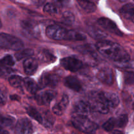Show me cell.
<instances>
[{
	"mask_svg": "<svg viewBox=\"0 0 134 134\" xmlns=\"http://www.w3.org/2000/svg\"><path fill=\"white\" fill-rule=\"evenodd\" d=\"M71 122L75 128L85 133L94 134L98 130V125L86 116L73 114Z\"/></svg>",
	"mask_w": 134,
	"mask_h": 134,
	"instance_id": "7a4b0ae2",
	"label": "cell"
},
{
	"mask_svg": "<svg viewBox=\"0 0 134 134\" xmlns=\"http://www.w3.org/2000/svg\"><path fill=\"white\" fill-rule=\"evenodd\" d=\"M97 78L102 84L111 85L113 83V71L111 68H108V67L103 68L98 72Z\"/></svg>",
	"mask_w": 134,
	"mask_h": 134,
	"instance_id": "9c48e42d",
	"label": "cell"
},
{
	"mask_svg": "<svg viewBox=\"0 0 134 134\" xmlns=\"http://www.w3.org/2000/svg\"><path fill=\"white\" fill-rule=\"evenodd\" d=\"M89 104L91 110H96L102 114H107L109 111L110 106L105 98L103 92L93 93Z\"/></svg>",
	"mask_w": 134,
	"mask_h": 134,
	"instance_id": "3957f363",
	"label": "cell"
},
{
	"mask_svg": "<svg viewBox=\"0 0 134 134\" xmlns=\"http://www.w3.org/2000/svg\"><path fill=\"white\" fill-rule=\"evenodd\" d=\"M40 85L43 87H55L59 82V77L56 74L50 73H44L40 78Z\"/></svg>",
	"mask_w": 134,
	"mask_h": 134,
	"instance_id": "30bf717a",
	"label": "cell"
},
{
	"mask_svg": "<svg viewBox=\"0 0 134 134\" xmlns=\"http://www.w3.org/2000/svg\"><path fill=\"white\" fill-rule=\"evenodd\" d=\"M34 54V50L31 49H25L23 50H18L15 53V58L18 60H22L25 58H30Z\"/></svg>",
	"mask_w": 134,
	"mask_h": 134,
	"instance_id": "603a6c76",
	"label": "cell"
},
{
	"mask_svg": "<svg viewBox=\"0 0 134 134\" xmlns=\"http://www.w3.org/2000/svg\"><path fill=\"white\" fill-rule=\"evenodd\" d=\"M38 57L39 59L41 61L44 62H48V63H53L56 60V56L51 53L48 50H43V51H40L38 55Z\"/></svg>",
	"mask_w": 134,
	"mask_h": 134,
	"instance_id": "44dd1931",
	"label": "cell"
},
{
	"mask_svg": "<svg viewBox=\"0 0 134 134\" xmlns=\"http://www.w3.org/2000/svg\"><path fill=\"white\" fill-rule=\"evenodd\" d=\"M1 26H2V23H1V20H0V28H1Z\"/></svg>",
	"mask_w": 134,
	"mask_h": 134,
	"instance_id": "74e56055",
	"label": "cell"
},
{
	"mask_svg": "<svg viewBox=\"0 0 134 134\" xmlns=\"http://www.w3.org/2000/svg\"><path fill=\"white\" fill-rule=\"evenodd\" d=\"M98 23L103 28L108 30V31L113 33V34H115L116 35H119V36L122 35V32L119 30V28L117 27L116 24L113 20L109 19V18H105V17L99 18L98 20Z\"/></svg>",
	"mask_w": 134,
	"mask_h": 134,
	"instance_id": "ba28073f",
	"label": "cell"
},
{
	"mask_svg": "<svg viewBox=\"0 0 134 134\" xmlns=\"http://www.w3.org/2000/svg\"><path fill=\"white\" fill-rule=\"evenodd\" d=\"M56 92L54 90L48 89L41 92L36 97L37 102L39 105H48L56 97Z\"/></svg>",
	"mask_w": 134,
	"mask_h": 134,
	"instance_id": "8fae6325",
	"label": "cell"
},
{
	"mask_svg": "<svg viewBox=\"0 0 134 134\" xmlns=\"http://www.w3.org/2000/svg\"><path fill=\"white\" fill-rule=\"evenodd\" d=\"M116 126V118H111L106 121L103 125V127L105 131H111Z\"/></svg>",
	"mask_w": 134,
	"mask_h": 134,
	"instance_id": "4316f807",
	"label": "cell"
},
{
	"mask_svg": "<svg viewBox=\"0 0 134 134\" xmlns=\"http://www.w3.org/2000/svg\"><path fill=\"white\" fill-rule=\"evenodd\" d=\"M14 119L13 117L9 115H4L0 113V127H10L14 123Z\"/></svg>",
	"mask_w": 134,
	"mask_h": 134,
	"instance_id": "7402d4cb",
	"label": "cell"
},
{
	"mask_svg": "<svg viewBox=\"0 0 134 134\" xmlns=\"http://www.w3.org/2000/svg\"><path fill=\"white\" fill-rule=\"evenodd\" d=\"M112 134H123V133L122 131H119V130H114L113 131Z\"/></svg>",
	"mask_w": 134,
	"mask_h": 134,
	"instance_id": "d590c367",
	"label": "cell"
},
{
	"mask_svg": "<svg viewBox=\"0 0 134 134\" xmlns=\"http://www.w3.org/2000/svg\"><path fill=\"white\" fill-rule=\"evenodd\" d=\"M6 100H7L6 93L4 92V91H3L2 89H0V104L3 105V104L6 102Z\"/></svg>",
	"mask_w": 134,
	"mask_h": 134,
	"instance_id": "836d02e7",
	"label": "cell"
},
{
	"mask_svg": "<svg viewBox=\"0 0 134 134\" xmlns=\"http://www.w3.org/2000/svg\"><path fill=\"white\" fill-rule=\"evenodd\" d=\"M32 123L29 119L21 118L16 123L14 130V134H32Z\"/></svg>",
	"mask_w": 134,
	"mask_h": 134,
	"instance_id": "52a82bcc",
	"label": "cell"
},
{
	"mask_svg": "<svg viewBox=\"0 0 134 134\" xmlns=\"http://www.w3.org/2000/svg\"><path fill=\"white\" fill-rule=\"evenodd\" d=\"M90 1H92V0H90Z\"/></svg>",
	"mask_w": 134,
	"mask_h": 134,
	"instance_id": "ab89813d",
	"label": "cell"
},
{
	"mask_svg": "<svg viewBox=\"0 0 134 134\" xmlns=\"http://www.w3.org/2000/svg\"><path fill=\"white\" fill-rule=\"evenodd\" d=\"M104 97L110 108H115L119 105L120 100L116 93L112 92H103Z\"/></svg>",
	"mask_w": 134,
	"mask_h": 134,
	"instance_id": "ac0fdd59",
	"label": "cell"
},
{
	"mask_svg": "<svg viewBox=\"0 0 134 134\" xmlns=\"http://www.w3.org/2000/svg\"><path fill=\"white\" fill-rule=\"evenodd\" d=\"M71 30L58 25H50L46 28V34L49 38L55 40H70Z\"/></svg>",
	"mask_w": 134,
	"mask_h": 134,
	"instance_id": "277c9868",
	"label": "cell"
},
{
	"mask_svg": "<svg viewBox=\"0 0 134 134\" xmlns=\"http://www.w3.org/2000/svg\"><path fill=\"white\" fill-rule=\"evenodd\" d=\"M128 121V115L126 114H122L117 119H116V126L119 127H124L127 124Z\"/></svg>",
	"mask_w": 134,
	"mask_h": 134,
	"instance_id": "83f0119b",
	"label": "cell"
},
{
	"mask_svg": "<svg viewBox=\"0 0 134 134\" xmlns=\"http://www.w3.org/2000/svg\"><path fill=\"white\" fill-rule=\"evenodd\" d=\"M24 43L20 39L5 33H0V47L18 51L23 47Z\"/></svg>",
	"mask_w": 134,
	"mask_h": 134,
	"instance_id": "5b68a950",
	"label": "cell"
},
{
	"mask_svg": "<svg viewBox=\"0 0 134 134\" xmlns=\"http://www.w3.org/2000/svg\"><path fill=\"white\" fill-rule=\"evenodd\" d=\"M120 13L123 17L134 23V5L128 3L124 5L120 9Z\"/></svg>",
	"mask_w": 134,
	"mask_h": 134,
	"instance_id": "e0dca14e",
	"label": "cell"
},
{
	"mask_svg": "<svg viewBox=\"0 0 134 134\" xmlns=\"http://www.w3.org/2000/svg\"><path fill=\"white\" fill-rule=\"evenodd\" d=\"M91 107L88 102L85 101H79L76 102L73 107V114L86 116L90 113Z\"/></svg>",
	"mask_w": 134,
	"mask_h": 134,
	"instance_id": "7c38bea8",
	"label": "cell"
},
{
	"mask_svg": "<svg viewBox=\"0 0 134 134\" xmlns=\"http://www.w3.org/2000/svg\"><path fill=\"white\" fill-rule=\"evenodd\" d=\"M43 11L45 13H48L51 14H55L58 13V8L54 4L52 3H47L44 5L43 8Z\"/></svg>",
	"mask_w": 134,
	"mask_h": 134,
	"instance_id": "f546056e",
	"label": "cell"
},
{
	"mask_svg": "<svg viewBox=\"0 0 134 134\" xmlns=\"http://www.w3.org/2000/svg\"><path fill=\"white\" fill-rule=\"evenodd\" d=\"M96 48L103 56L119 63L130 60L129 54L121 45L115 42L100 41L96 44Z\"/></svg>",
	"mask_w": 134,
	"mask_h": 134,
	"instance_id": "6da1fadb",
	"label": "cell"
},
{
	"mask_svg": "<svg viewBox=\"0 0 134 134\" xmlns=\"http://www.w3.org/2000/svg\"><path fill=\"white\" fill-rule=\"evenodd\" d=\"M26 111L30 116L37 121L39 123H43V118L36 109L32 107V106H30L26 109Z\"/></svg>",
	"mask_w": 134,
	"mask_h": 134,
	"instance_id": "d4e9b609",
	"label": "cell"
},
{
	"mask_svg": "<svg viewBox=\"0 0 134 134\" xmlns=\"http://www.w3.org/2000/svg\"><path fill=\"white\" fill-rule=\"evenodd\" d=\"M56 7H67L70 3V0H52Z\"/></svg>",
	"mask_w": 134,
	"mask_h": 134,
	"instance_id": "1f68e13d",
	"label": "cell"
},
{
	"mask_svg": "<svg viewBox=\"0 0 134 134\" xmlns=\"http://www.w3.org/2000/svg\"><path fill=\"white\" fill-rule=\"evenodd\" d=\"M133 110H134V103L133 104Z\"/></svg>",
	"mask_w": 134,
	"mask_h": 134,
	"instance_id": "f35d334b",
	"label": "cell"
},
{
	"mask_svg": "<svg viewBox=\"0 0 134 134\" xmlns=\"http://www.w3.org/2000/svg\"><path fill=\"white\" fill-rule=\"evenodd\" d=\"M119 1H121V2H124V1H126L127 0H119Z\"/></svg>",
	"mask_w": 134,
	"mask_h": 134,
	"instance_id": "8d00e7d4",
	"label": "cell"
},
{
	"mask_svg": "<svg viewBox=\"0 0 134 134\" xmlns=\"http://www.w3.org/2000/svg\"><path fill=\"white\" fill-rule=\"evenodd\" d=\"M14 60L11 55H6L3 58L0 59V66L1 67H5V68L11 67L14 66Z\"/></svg>",
	"mask_w": 134,
	"mask_h": 134,
	"instance_id": "484cf974",
	"label": "cell"
},
{
	"mask_svg": "<svg viewBox=\"0 0 134 134\" xmlns=\"http://www.w3.org/2000/svg\"><path fill=\"white\" fill-rule=\"evenodd\" d=\"M64 84L65 86L75 91H80L82 89V84L81 81L75 76H69L65 78Z\"/></svg>",
	"mask_w": 134,
	"mask_h": 134,
	"instance_id": "9a60e30c",
	"label": "cell"
},
{
	"mask_svg": "<svg viewBox=\"0 0 134 134\" xmlns=\"http://www.w3.org/2000/svg\"><path fill=\"white\" fill-rule=\"evenodd\" d=\"M88 33L92 38L97 40L103 41L107 37V34L103 30L95 26H90L88 28Z\"/></svg>",
	"mask_w": 134,
	"mask_h": 134,
	"instance_id": "2e32d148",
	"label": "cell"
},
{
	"mask_svg": "<svg viewBox=\"0 0 134 134\" xmlns=\"http://www.w3.org/2000/svg\"><path fill=\"white\" fill-rule=\"evenodd\" d=\"M9 83L10 86L15 88H18L22 87L24 84V80L22 77L18 75H13L9 78Z\"/></svg>",
	"mask_w": 134,
	"mask_h": 134,
	"instance_id": "cb8c5ba5",
	"label": "cell"
},
{
	"mask_svg": "<svg viewBox=\"0 0 134 134\" xmlns=\"http://www.w3.org/2000/svg\"><path fill=\"white\" fill-rule=\"evenodd\" d=\"M24 85H25L26 90L31 94H35L39 89L37 84L31 78H26L24 80Z\"/></svg>",
	"mask_w": 134,
	"mask_h": 134,
	"instance_id": "d6986e66",
	"label": "cell"
},
{
	"mask_svg": "<svg viewBox=\"0 0 134 134\" xmlns=\"http://www.w3.org/2000/svg\"><path fill=\"white\" fill-rule=\"evenodd\" d=\"M69 104V98L66 95H64L62 97L61 100L57 103L55 104L52 107V112L58 116L62 115L65 112L67 106Z\"/></svg>",
	"mask_w": 134,
	"mask_h": 134,
	"instance_id": "4fadbf2b",
	"label": "cell"
},
{
	"mask_svg": "<svg viewBox=\"0 0 134 134\" xmlns=\"http://www.w3.org/2000/svg\"><path fill=\"white\" fill-rule=\"evenodd\" d=\"M62 66L71 72H77L82 67V63L79 59L73 56L63 58L60 60Z\"/></svg>",
	"mask_w": 134,
	"mask_h": 134,
	"instance_id": "8992f818",
	"label": "cell"
},
{
	"mask_svg": "<svg viewBox=\"0 0 134 134\" xmlns=\"http://www.w3.org/2000/svg\"><path fill=\"white\" fill-rule=\"evenodd\" d=\"M120 66L123 67V68H134V61H130V60H128V61L123 62V63H119Z\"/></svg>",
	"mask_w": 134,
	"mask_h": 134,
	"instance_id": "d6a6232c",
	"label": "cell"
},
{
	"mask_svg": "<svg viewBox=\"0 0 134 134\" xmlns=\"http://www.w3.org/2000/svg\"><path fill=\"white\" fill-rule=\"evenodd\" d=\"M24 70L26 74L32 75L37 71L38 68V62L34 58H27L24 62Z\"/></svg>",
	"mask_w": 134,
	"mask_h": 134,
	"instance_id": "5bb4252c",
	"label": "cell"
},
{
	"mask_svg": "<svg viewBox=\"0 0 134 134\" xmlns=\"http://www.w3.org/2000/svg\"><path fill=\"white\" fill-rule=\"evenodd\" d=\"M124 82L127 85L134 84V73L132 72H125L124 74Z\"/></svg>",
	"mask_w": 134,
	"mask_h": 134,
	"instance_id": "4dcf8cb0",
	"label": "cell"
},
{
	"mask_svg": "<svg viewBox=\"0 0 134 134\" xmlns=\"http://www.w3.org/2000/svg\"><path fill=\"white\" fill-rule=\"evenodd\" d=\"M62 18L63 20L65 21V22H66L67 24H72L75 20L74 14L70 11L64 12L62 14Z\"/></svg>",
	"mask_w": 134,
	"mask_h": 134,
	"instance_id": "f1b7e54d",
	"label": "cell"
},
{
	"mask_svg": "<svg viewBox=\"0 0 134 134\" xmlns=\"http://www.w3.org/2000/svg\"><path fill=\"white\" fill-rule=\"evenodd\" d=\"M0 134H9L7 131L3 129L2 127H0Z\"/></svg>",
	"mask_w": 134,
	"mask_h": 134,
	"instance_id": "e575fe53",
	"label": "cell"
},
{
	"mask_svg": "<svg viewBox=\"0 0 134 134\" xmlns=\"http://www.w3.org/2000/svg\"><path fill=\"white\" fill-rule=\"evenodd\" d=\"M81 8L88 13H94L96 10V6L90 0H77Z\"/></svg>",
	"mask_w": 134,
	"mask_h": 134,
	"instance_id": "ffe728a7",
	"label": "cell"
}]
</instances>
